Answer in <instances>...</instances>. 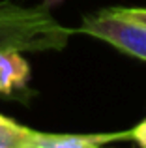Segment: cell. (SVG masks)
Wrapping results in <instances>:
<instances>
[{
    "instance_id": "6da1fadb",
    "label": "cell",
    "mask_w": 146,
    "mask_h": 148,
    "mask_svg": "<svg viewBox=\"0 0 146 148\" xmlns=\"http://www.w3.org/2000/svg\"><path fill=\"white\" fill-rule=\"evenodd\" d=\"M71 28L62 26L47 6L23 8L0 2V53H40L64 49Z\"/></svg>"
},
{
    "instance_id": "7a4b0ae2",
    "label": "cell",
    "mask_w": 146,
    "mask_h": 148,
    "mask_svg": "<svg viewBox=\"0 0 146 148\" xmlns=\"http://www.w3.org/2000/svg\"><path fill=\"white\" fill-rule=\"evenodd\" d=\"M79 32L105 40L124 53L146 60V26L122 17L114 10H103L98 15L84 17Z\"/></svg>"
},
{
    "instance_id": "3957f363",
    "label": "cell",
    "mask_w": 146,
    "mask_h": 148,
    "mask_svg": "<svg viewBox=\"0 0 146 148\" xmlns=\"http://www.w3.org/2000/svg\"><path fill=\"white\" fill-rule=\"evenodd\" d=\"M30 79V66L21 53H0V96H13L26 90Z\"/></svg>"
},
{
    "instance_id": "277c9868",
    "label": "cell",
    "mask_w": 146,
    "mask_h": 148,
    "mask_svg": "<svg viewBox=\"0 0 146 148\" xmlns=\"http://www.w3.org/2000/svg\"><path fill=\"white\" fill-rule=\"evenodd\" d=\"M129 133H111V135H55L40 133L30 148H103V145L116 139H128Z\"/></svg>"
},
{
    "instance_id": "5b68a950",
    "label": "cell",
    "mask_w": 146,
    "mask_h": 148,
    "mask_svg": "<svg viewBox=\"0 0 146 148\" xmlns=\"http://www.w3.org/2000/svg\"><path fill=\"white\" fill-rule=\"evenodd\" d=\"M40 133L0 114V148H30Z\"/></svg>"
},
{
    "instance_id": "8992f818",
    "label": "cell",
    "mask_w": 146,
    "mask_h": 148,
    "mask_svg": "<svg viewBox=\"0 0 146 148\" xmlns=\"http://www.w3.org/2000/svg\"><path fill=\"white\" fill-rule=\"evenodd\" d=\"M114 11L118 15H122V17L137 21V23L146 26V10H143V8H116Z\"/></svg>"
},
{
    "instance_id": "52a82bcc",
    "label": "cell",
    "mask_w": 146,
    "mask_h": 148,
    "mask_svg": "<svg viewBox=\"0 0 146 148\" xmlns=\"http://www.w3.org/2000/svg\"><path fill=\"white\" fill-rule=\"evenodd\" d=\"M129 139L137 141L143 148H146V120H144V122H141L135 130L129 131Z\"/></svg>"
}]
</instances>
